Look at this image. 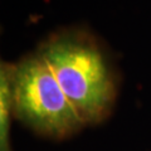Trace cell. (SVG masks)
<instances>
[{
    "label": "cell",
    "mask_w": 151,
    "mask_h": 151,
    "mask_svg": "<svg viewBox=\"0 0 151 151\" xmlns=\"http://www.w3.org/2000/svg\"><path fill=\"white\" fill-rule=\"evenodd\" d=\"M84 126L107 120L117 100L116 70L97 38L82 28L54 32L37 48Z\"/></svg>",
    "instance_id": "obj_1"
},
{
    "label": "cell",
    "mask_w": 151,
    "mask_h": 151,
    "mask_svg": "<svg viewBox=\"0 0 151 151\" xmlns=\"http://www.w3.org/2000/svg\"><path fill=\"white\" fill-rule=\"evenodd\" d=\"M13 111L15 120L52 140L68 139L86 127L37 50L15 62Z\"/></svg>",
    "instance_id": "obj_2"
},
{
    "label": "cell",
    "mask_w": 151,
    "mask_h": 151,
    "mask_svg": "<svg viewBox=\"0 0 151 151\" xmlns=\"http://www.w3.org/2000/svg\"><path fill=\"white\" fill-rule=\"evenodd\" d=\"M15 63L1 60L0 63V151H14L10 130L15 120L13 111V81Z\"/></svg>",
    "instance_id": "obj_3"
}]
</instances>
